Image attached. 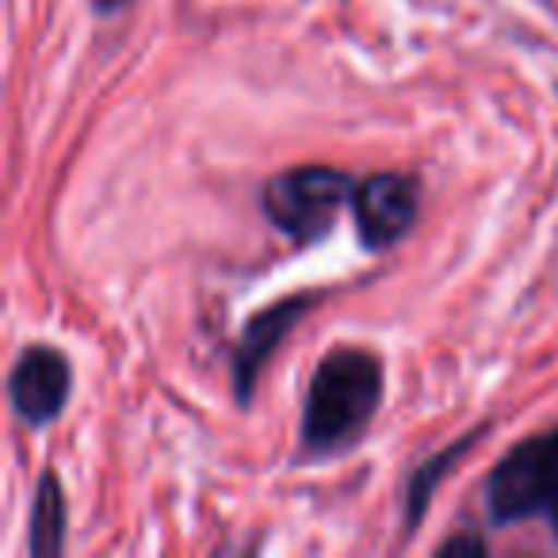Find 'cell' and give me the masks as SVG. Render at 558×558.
<instances>
[{
  "mask_svg": "<svg viewBox=\"0 0 558 558\" xmlns=\"http://www.w3.org/2000/svg\"><path fill=\"white\" fill-rule=\"evenodd\" d=\"M349 177L322 165H303L264 187V210L268 218L295 241H314L337 222L341 207L349 203Z\"/></svg>",
  "mask_w": 558,
  "mask_h": 558,
  "instance_id": "obj_2",
  "label": "cell"
},
{
  "mask_svg": "<svg viewBox=\"0 0 558 558\" xmlns=\"http://www.w3.org/2000/svg\"><path fill=\"white\" fill-rule=\"evenodd\" d=\"M489 512L497 520H520L555 509L558 501V428L520 444L497 463L486 486Z\"/></svg>",
  "mask_w": 558,
  "mask_h": 558,
  "instance_id": "obj_3",
  "label": "cell"
},
{
  "mask_svg": "<svg viewBox=\"0 0 558 558\" xmlns=\"http://www.w3.org/2000/svg\"><path fill=\"white\" fill-rule=\"evenodd\" d=\"M306 306H311V299H288V303L271 306V311H264L260 318H253V326L245 329L241 349H238V395L241 398H248L253 379H256V367H260L264 356L288 337V329L295 326L299 314H303Z\"/></svg>",
  "mask_w": 558,
  "mask_h": 558,
  "instance_id": "obj_6",
  "label": "cell"
},
{
  "mask_svg": "<svg viewBox=\"0 0 558 558\" xmlns=\"http://www.w3.org/2000/svg\"><path fill=\"white\" fill-rule=\"evenodd\" d=\"M65 547V494L54 474L39 478V497L32 509V555L50 558Z\"/></svg>",
  "mask_w": 558,
  "mask_h": 558,
  "instance_id": "obj_7",
  "label": "cell"
},
{
  "mask_svg": "<svg viewBox=\"0 0 558 558\" xmlns=\"http://www.w3.org/2000/svg\"><path fill=\"white\" fill-rule=\"evenodd\" d=\"M9 395L16 413L24 421H32V425L54 421L65 410V398H70V364H65V356L54 349H27L12 367Z\"/></svg>",
  "mask_w": 558,
  "mask_h": 558,
  "instance_id": "obj_5",
  "label": "cell"
},
{
  "mask_svg": "<svg viewBox=\"0 0 558 558\" xmlns=\"http://www.w3.org/2000/svg\"><path fill=\"white\" fill-rule=\"evenodd\" d=\"M383 398V364L364 349H333L318 364L306 395L303 444L314 451L344 448L364 433Z\"/></svg>",
  "mask_w": 558,
  "mask_h": 558,
  "instance_id": "obj_1",
  "label": "cell"
},
{
  "mask_svg": "<svg viewBox=\"0 0 558 558\" xmlns=\"http://www.w3.org/2000/svg\"><path fill=\"white\" fill-rule=\"evenodd\" d=\"M550 517H555V532H558V501H555V509H550Z\"/></svg>",
  "mask_w": 558,
  "mask_h": 558,
  "instance_id": "obj_9",
  "label": "cell"
},
{
  "mask_svg": "<svg viewBox=\"0 0 558 558\" xmlns=\"http://www.w3.org/2000/svg\"><path fill=\"white\" fill-rule=\"evenodd\" d=\"M482 547H486L482 539H451L444 543V555H451V550H474V555H482Z\"/></svg>",
  "mask_w": 558,
  "mask_h": 558,
  "instance_id": "obj_8",
  "label": "cell"
},
{
  "mask_svg": "<svg viewBox=\"0 0 558 558\" xmlns=\"http://www.w3.org/2000/svg\"><path fill=\"white\" fill-rule=\"evenodd\" d=\"M417 180L402 172H379L356 187V226L367 248H387L417 218Z\"/></svg>",
  "mask_w": 558,
  "mask_h": 558,
  "instance_id": "obj_4",
  "label": "cell"
}]
</instances>
